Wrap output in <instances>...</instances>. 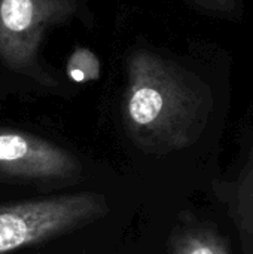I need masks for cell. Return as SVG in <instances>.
<instances>
[{
	"mask_svg": "<svg viewBox=\"0 0 253 254\" xmlns=\"http://www.w3.org/2000/svg\"><path fill=\"white\" fill-rule=\"evenodd\" d=\"M101 112L119 140L151 159L192 152L221 131L231 57L210 40L118 31Z\"/></svg>",
	"mask_w": 253,
	"mask_h": 254,
	"instance_id": "6da1fadb",
	"label": "cell"
},
{
	"mask_svg": "<svg viewBox=\"0 0 253 254\" xmlns=\"http://www.w3.org/2000/svg\"><path fill=\"white\" fill-rule=\"evenodd\" d=\"M81 24L97 25L86 0H0V103L18 98H72L79 89L45 57L51 31Z\"/></svg>",
	"mask_w": 253,
	"mask_h": 254,
	"instance_id": "7a4b0ae2",
	"label": "cell"
},
{
	"mask_svg": "<svg viewBox=\"0 0 253 254\" xmlns=\"http://www.w3.org/2000/svg\"><path fill=\"white\" fill-rule=\"evenodd\" d=\"M85 177L78 150L34 124L0 116V198L70 190Z\"/></svg>",
	"mask_w": 253,
	"mask_h": 254,
	"instance_id": "3957f363",
	"label": "cell"
},
{
	"mask_svg": "<svg viewBox=\"0 0 253 254\" xmlns=\"http://www.w3.org/2000/svg\"><path fill=\"white\" fill-rule=\"evenodd\" d=\"M109 210L106 196L94 190L0 198V254H40Z\"/></svg>",
	"mask_w": 253,
	"mask_h": 254,
	"instance_id": "277c9868",
	"label": "cell"
},
{
	"mask_svg": "<svg viewBox=\"0 0 253 254\" xmlns=\"http://www.w3.org/2000/svg\"><path fill=\"white\" fill-rule=\"evenodd\" d=\"M248 119V143L242 165L231 179L218 182L215 190L227 207L243 254H253V103Z\"/></svg>",
	"mask_w": 253,
	"mask_h": 254,
	"instance_id": "5b68a950",
	"label": "cell"
},
{
	"mask_svg": "<svg viewBox=\"0 0 253 254\" xmlns=\"http://www.w3.org/2000/svg\"><path fill=\"white\" fill-rule=\"evenodd\" d=\"M169 249L170 254H234L219 231L192 216L174 226Z\"/></svg>",
	"mask_w": 253,
	"mask_h": 254,
	"instance_id": "8992f818",
	"label": "cell"
},
{
	"mask_svg": "<svg viewBox=\"0 0 253 254\" xmlns=\"http://www.w3.org/2000/svg\"><path fill=\"white\" fill-rule=\"evenodd\" d=\"M67 80L81 89L82 85L91 83L100 76V61L88 48H76L66 61V68L63 70Z\"/></svg>",
	"mask_w": 253,
	"mask_h": 254,
	"instance_id": "52a82bcc",
	"label": "cell"
},
{
	"mask_svg": "<svg viewBox=\"0 0 253 254\" xmlns=\"http://www.w3.org/2000/svg\"><path fill=\"white\" fill-rule=\"evenodd\" d=\"M188 7L212 19L240 22L245 16V0H182Z\"/></svg>",
	"mask_w": 253,
	"mask_h": 254,
	"instance_id": "ba28073f",
	"label": "cell"
}]
</instances>
